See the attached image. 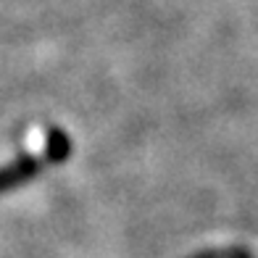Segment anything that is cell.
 Wrapping results in <instances>:
<instances>
[{
    "label": "cell",
    "mask_w": 258,
    "mask_h": 258,
    "mask_svg": "<svg viewBox=\"0 0 258 258\" xmlns=\"http://www.w3.org/2000/svg\"><path fill=\"white\" fill-rule=\"evenodd\" d=\"M40 166H42V161L34 158V156H19L14 163L0 166V192H6V190H11V187L32 179L34 174L40 171Z\"/></svg>",
    "instance_id": "1"
},
{
    "label": "cell",
    "mask_w": 258,
    "mask_h": 258,
    "mask_svg": "<svg viewBox=\"0 0 258 258\" xmlns=\"http://www.w3.org/2000/svg\"><path fill=\"white\" fill-rule=\"evenodd\" d=\"M72 153V140H69L61 129H50L48 143H45V161L48 163H61Z\"/></svg>",
    "instance_id": "2"
}]
</instances>
